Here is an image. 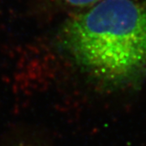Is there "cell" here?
Instances as JSON below:
<instances>
[{
	"label": "cell",
	"instance_id": "2",
	"mask_svg": "<svg viewBox=\"0 0 146 146\" xmlns=\"http://www.w3.org/2000/svg\"><path fill=\"white\" fill-rule=\"evenodd\" d=\"M67 3L75 7H85L98 3L101 0H64Z\"/></svg>",
	"mask_w": 146,
	"mask_h": 146
},
{
	"label": "cell",
	"instance_id": "1",
	"mask_svg": "<svg viewBox=\"0 0 146 146\" xmlns=\"http://www.w3.org/2000/svg\"><path fill=\"white\" fill-rule=\"evenodd\" d=\"M66 45L96 76L122 82L146 70V3L101 0L68 22Z\"/></svg>",
	"mask_w": 146,
	"mask_h": 146
},
{
	"label": "cell",
	"instance_id": "3",
	"mask_svg": "<svg viewBox=\"0 0 146 146\" xmlns=\"http://www.w3.org/2000/svg\"><path fill=\"white\" fill-rule=\"evenodd\" d=\"M23 146H33V145H23Z\"/></svg>",
	"mask_w": 146,
	"mask_h": 146
}]
</instances>
